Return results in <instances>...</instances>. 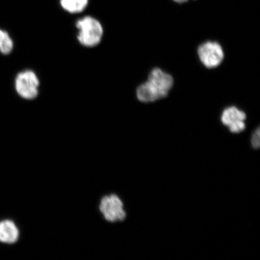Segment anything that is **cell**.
<instances>
[{
    "label": "cell",
    "instance_id": "6da1fadb",
    "mask_svg": "<svg viewBox=\"0 0 260 260\" xmlns=\"http://www.w3.org/2000/svg\"><path fill=\"white\" fill-rule=\"evenodd\" d=\"M76 26L79 30L78 40L83 46L95 47L102 41L103 28L96 19L91 16H85L77 21Z\"/></svg>",
    "mask_w": 260,
    "mask_h": 260
},
{
    "label": "cell",
    "instance_id": "52a82bcc",
    "mask_svg": "<svg viewBox=\"0 0 260 260\" xmlns=\"http://www.w3.org/2000/svg\"><path fill=\"white\" fill-rule=\"evenodd\" d=\"M148 81L158 89L167 93L174 85L173 77L158 68H154L149 73Z\"/></svg>",
    "mask_w": 260,
    "mask_h": 260
},
{
    "label": "cell",
    "instance_id": "9c48e42d",
    "mask_svg": "<svg viewBox=\"0 0 260 260\" xmlns=\"http://www.w3.org/2000/svg\"><path fill=\"white\" fill-rule=\"evenodd\" d=\"M88 4V0H60L61 7L71 14H77L84 11Z\"/></svg>",
    "mask_w": 260,
    "mask_h": 260
},
{
    "label": "cell",
    "instance_id": "30bf717a",
    "mask_svg": "<svg viewBox=\"0 0 260 260\" xmlns=\"http://www.w3.org/2000/svg\"><path fill=\"white\" fill-rule=\"evenodd\" d=\"M251 145L253 148L257 149L260 146V129L258 128L253 132L251 138Z\"/></svg>",
    "mask_w": 260,
    "mask_h": 260
},
{
    "label": "cell",
    "instance_id": "8fae6325",
    "mask_svg": "<svg viewBox=\"0 0 260 260\" xmlns=\"http://www.w3.org/2000/svg\"><path fill=\"white\" fill-rule=\"evenodd\" d=\"M9 37V35L8 32L0 29V49H1L3 45L5 44L6 40H7Z\"/></svg>",
    "mask_w": 260,
    "mask_h": 260
},
{
    "label": "cell",
    "instance_id": "7a4b0ae2",
    "mask_svg": "<svg viewBox=\"0 0 260 260\" xmlns=\"http://www.w3.org/2000/svg\"><path fill=\"white\" fill-rule=\"evenodd\" d=\"M40 80L34 71H24L15 79V89L18 95L25 100H34L39 93Z\"/></svg>",
    "mask_w": 260,
    "mask_h": 260
},
{
    "label": "cell",
    "instance_id": "277c9868",
    "mask_svg": "<svg viewBox=\"0 0 260 260\" xmlns=\"http://www.w3.org/2000/svg\"><path fill=\"white\" fill-rule=\"evenodd\" d=\"M99 209L109 222H115L125 219L126 212L123 210L122 201L116 194L104 197L101 200Z\"/></svg>",
    "mask_w": 260,
    "mask_h": 260
},
{
    "label": "cell",
    "instance_id": "3957f363",
    "mask_svg": "<svg viewBox=\"0 0 260 260\" xmlns=\"http://www.w3.org/2000/svg\"><path fill=\"white\" fill-rule=\"evenodd\" d=\"M200 60L207 68L219 67L224 58L222 46L217 42L207 41L200 45L198 48Z\"/></svg>",
    "mask_w": 260,
    "mask_h": 260
},
{
    "label": "cell",
    "instance_id": "5b68a950",
    "mask_svg": "<svg viewBox=\"0 0 260 260\" xmlns=\"http://www.w3.org/2000/svg\"><path fill=\"white\" fill-rule=\"evenodd\" d=\"M246 115L235 106L227 107L221 116V121L229 128L230 132L239 133L246 128Z\"/></svg>",
    "mask_w": 260,
    "mask_h": 260
},
{
    "label": "cell",
    "instance_id": "7c38bea8",
    "mask_svg": "<svg viewBox=\"0 0 260 260\" xmlns=\"http://www.w3.org/2000/svg\"><path fill=\"white\" fill-rule=\"evenodd\" d=\"M173 1L178 3H184L188 2V0H173Z\"/></svg>",
    "mask_w": 260,
    "mask_h": 260
},
{
    "label": "cell",
    "instance_id": "ba28073f",
    "mask_svg": "<svg viewBox=\"0 0 260 260\" xmlns=\"http://www.w3.org/2000/svg\"><path fill=\"white\" fill-rule=\"evenodd\" d=\"M19 231L16 224L11 220L0 222V242L14 244L18 241Z\"/></svg>",
    "mask_w": 260,
    "mask_h": 260
},
{
    "label": "cell",
    "instance_id": "8992f818",
    "mask_svg": "<svg viewBox=\"0 0 260 260\" xmlns=\"http://www.w3.org/2000/svg\"><path fill=\"white\" fill-rule=\"evenodd\" d=\"M167 92H164L148 81L140 85L136 90V96L140 102L151 103L164 99L168 95Z\"/></svg>",
    "mask_w": 260,
    "mask_h": 260
}]
</instances>
